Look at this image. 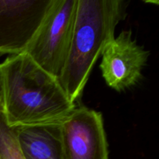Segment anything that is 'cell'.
<instances>
[{
  "mask_svg": "<svg viewBox=\"0 0 159 159\" xmlns=\"http://www.w3.org/2000/svg\"><path fill=\"white\" fill-rule=\"evenodd\" d=\"M3 113L10 127L61 122L75 109L56 78L26 54L0 64Z\"/></svg>",
  "mask_w": 159,
  "mask_h": 159,
  "instance_id": "1",
  "label": "cell"
},
{
  "mask_svg": "<svg viewBox=\"0 0 159 159\" xmlns=\"http://www.w3.org/2000/svg\"><path fill=\"white\" fill-rule=\"evenodd\" d=\"M127 6L122 0H78L69 54L59 79L71 102L80 99L96 61L125 18Z\"/></svg>",
  "mask_w": 159,
  "mask_h": 159,
  "instance_id": "2",
  "label": "cell"
},
{
  "mask_svg": "<svg viewBox=\"0 0 159 159\" xmlns=\"http://www.w3.org/2000/svg\"><path fill=\"white\" fill-rule=\"evenodd\" d=\"M78 0H54L24 54L59 81L69 54Z\"/></svg>",
  "mask_w": 159,
  "mask_h": 159,
  "instance_id": "3",
  "label": "cell"
},
{
  "mask_svg": "<svg viewBox=\"0 0 159 159\" xmlns=\"http://www.w3.org/2000/svg\"><path fill=\"white\" fill-rule=\"evenodd\" d=\"M54 0H0V54H23Z\"/></svg>",
  "mask_w": 159,
  "mask_h": 159,
  "instance_id": "4",
  "label": "cell"
},
{
  "mask_svg": "<svg viewBox=\"0 0 159 159\" xmlns=\"http://www.w3.org/2000/svg\"><path fill=\"white\" fill-rule=\"evenodd\" d=\"M61 125L64 159H109L102 113L76 107Z\"/></svg>",
  "mask_w": 159,
  "mask_h": 159,
  "instance_id": "5",
  "label": "cell"
},
{
  "mask_svg": "<svg viewBox=\"0 0 159 159\" xmlns=\"http://www.w3.org/2000/svg\"><path fill=\"white\" fill-rule=\"evenodd\" d=\"M149 52L132 38L131 31H122L102 54L100 69L109 87L121 92L134 86L142 78Z\"/></svg>",
  "mask_w": 159,
  "mask_h": 159,
  "instance_id": "6",
  "label": "cell"
},
{
  "mask_svg": "<svg viewBox=\"0 0 159 159\" xmlns=\"http://www.w3.org/2000/svg\"><path fill=\"white\" fill-rule=\"evenodd\" d=\"M61 122L15 127L17 141L24 158L64 159Z\"/></svg>",
  "mask_w": 159,
  "mask_h": 159,
  "instance_id": "7",
  "label": "cell"
},
{
  "mask_svg": "<svg viewBox=\"0 0 159 159\" xmlns=\"http://www.w3.org/2000/svg\"><path fill=\"white\" fill-rule=\"evenodd\" d=\"M0 159H25L17 141L16 128L9 125L3 110H0Z\"/></svg>",
  "mask_w": 159,
  "mask_h": 159,
  "instance_id": "8",
  "label": "cell"
},
{
  "mask_svg": "<svg viewBox=\"0 0 159 159\" xmlns=\"http://www.w3.org/2000/svg\"><path fill=\"white\" fill-rule=\"evenodd\" d=\"M0 110H3V84L1 69H0Z\"/></svg>",
  "mask_w": 159,
  "mask_h": 159,
  "instance_id": "9",
  "label": "cell"
},
{
  "mask_svg": "<svg viewBox=\"0 0 159 159\" xmlns=\"http://www.w3.org/2000/svg\"><path fill=\"white\" fill-rule=\"evenodd\" d=\"M147 3H152V4L159 5V1H153V0H150V1H145Z\"/></svg>",
  "mask_w": 159,
  "mask_h": 159,
  "instance_id": "10",
  "label": "cell"
}]
</instances>
